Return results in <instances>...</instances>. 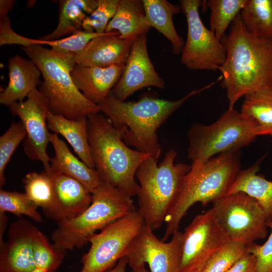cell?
Returning <instances> with one entry per match:
<instances>
[{"label": "cell", "mask_w": 272, "mask_h": 272, "mask_svg": "<svg viewBox=\"0 0 272 272\" xmlns=\"http://www.w3.org/2000/svg\"><path fill=\"white\" fill-rule=\"evenodd\" d=\"M8 69V84L0 94V104L8 107L24 100L42 82L40 71L30 59L15 55L9 59Z\"/></svg>", "instance_id": "20"}, {"label": "cell", "mask_w": 272, "mask_h": 272, "mask_svg": "<svg viewBox=\"0 0 272 272\" xmlns=\"http://www.w3.org/2000/svg\"><path fill=\"white\" fill-rule=\"evenodd\" d=\"M37 66L43 81L38 90L53 113L78 120L99 113L100 108L86 98L75 86L71 72L76 63L74 54H61L40 45L22 47Z\"/></svg>", "instance_id": "5"}, {"label": "cell", "mask_w": 272, "mask_h": 272, "mask_svg": "<svg viewBox=\"0 0 272 272\" xmlns=\"http://www.w3.org/2000/svg\"><path fill=\"white\" fill-rule=\"evenodd\" d=\"M240 112L254 122L258 135L272 136V88L245 96Z\"/></svg>", "instance_id": "28"}, {"label": "cell", "mask_w": 272, "mask_h": 272, "mask_svg": "<svg viewBox=\"0 0 272 272\" xmlns=\"http://www.w3.org/2000/svg\"><path fill=\"white\" fill-rule=\"evenodd\" d=\"M259 163L240 170L227 194L243 192L254 198L262 209L267 227L272 224V180L257 173Z\"/></svg>", "instance_id": "24"}, {"label": "cell", "mask_w": 272, "mask_h": 272, "mask_svg": "<svg viewBox=\"0 0 272 272\" xmlns=\"http://www.w3.org/2000/svg\"><path fill=\"white\" fill-rule=\"evenodd\" d=\"M104 34L82 30L63 38L43 40L29 38L17 33L11 28V22H6L0 26V45L17 44L22 47L48 45L52 50L59 53L76 54L80 52L91 40Z\"/></svg>", "instance_id": "22"}, {"label": "cell", "mask_w": 272, "mask_h": 272, "mask_svg": "<svg viewBox=\"0 0 272 272\" xmlns=\"http://www.w3.org/2000/svg\"><path fill=\"white\" fill-rule=\"evenodd\" d=\"M145 223L138 209L91 235L89 250L82 258L80 272H106L120 258Z\"/></svg>", "instance_id": "9"}, {"label": "cell", "mask_w": 272, "mask_h": 272, "mask_svg": "<svg viewBox=\"0 0 272 272\" xmlns=\"http://www.w3.org/2000/svg\"><path fill=\"white\" fill-rule=\"evenodd\" d=\"M87 131L94 169L102 181L131 197L137 195L140 185L135 180L137 170L151 156L129 148L103 114L97 113L87 117Z\"/></svg>", "instance_id": "3"}, {"label": "cell", "mask_w": 272, "mask_h": 272, "mask_svg": "<svg viewBox=\"0 0 272 272\" xmlns=\"http://www.w3.org/2000/svg\"><path fill=\"white\" fill-rule=\"evenodd\" d=\"M211 83L175 101L144 97L125 102L110 92L99 104L100 111L119 131L123 142L158 160L161 149L157 131L190 97L211 87Z\"/></svg>", "instance_id": "2"}, {"label": "cell", "mask_w": 272, "mask_h": 272, "mask_svg": "<svg viewBox=\"0 0 272 272\" xmlns=\"http://www.w3.org/2000/svg\"><path fill=\"white\" fill-rule=\"evenodd\" d=\"M32 248L36 268L55 272L63 262L67 251L58 249L47 237L35 227L32 235Z\"/></svg>", "instance_id": "32"}, {"label": "cell", "mask_w": 272, "mask_h": 272, "mask_svg": "<svg viewBox=\"0 0 272 272\" xmlns=\"http://www.w3.org/2000/svg\"><path fill=\"white\" fill-rule=\"evenodd\" d=\"M238 152L192 162L176 200L165 218L166 226L162 241H166L179 230L181 219L194 204L200 202L207 206L227 194L240 170Z\"/></svg>", "instance_id": "4"}, {"label": "cell", "mask_w": 272, "mask_h": 272, "mask_svg": "<svg viewBox=\"0 0 272 272\" xmlns=\"http://www.w3.org/2000/svg\"><path fill=\"white\" fill-rule=\"evenodd\" d=\"M47 124L49 129L66 140L82 161L94 168L88 141L87 117L72 120L49 111Z\"/></svg>", "instance_id": "25"}, {"label": "cell", "mask_w": 272, "mask_h": 272, "mask_svg": "<svg viewBox=\"0 0 272 272\" xmlns=\"http://www.w3.org/2000/svg\"><path fill=\"white\" fill-rule=\"evenodd\" d=\"M124 66L99 67L76 64L71 75L75 86L84 96L98 105L118 82Z\"/></svg>", "instance_id": "19"}, {"label": "cell", "mask_w": 272, "mask_h": 272, "mask_svg": "<svg viewBox=\"0 0 272 272\" xmlns=\"http://www.w3.org/2000/svg\"><path fill=\"white\" fill-rule=\"evenodd\" d=\"M229 241L212 208L196 215L182 232L179 272H201L211 257Z\"/></svg>", "instance_id": "12"}, {"label": "cell", "mask_w": 272, "mask_h": 272, "mask_svg": "<svg viewBox=\"0 0 272 272\" xmlns=\"http://www.w3.org/2000/svg\"><path fill=\"white\" fill-rule=\"evenodd\" d=\"M146 34L135 38L122 73L111 93L120 101L141 89L154 87L163 89L164 80L154 68L147 49Z\"/></svg>", "instance_id": "15"}, {"label": "cell", "mask_w": 272, "mask_h": 272, "mask_svg": "<svg viewBox=\"0 0 272 272\" xmlns=\"http://www.w3.org/2000/svg\"><path fill=\"white\" fill-rule=\"evenodd\" d=\"M128 265L131 268L130 272H149L144 263H133Z\"/></svg>", "instance_id": "41"}, {"label": "cell", "mask_w": 272, "mask_h": 272, "mask_svg": "<svg viewBox=\"0 0 272 272\" xmlns=\"http://www.w3.org/2000/svg\"><path fill=\"white\" fill-rule=\"evenodd\" d=\"M147 21L151 27L161 33L171 43L175 54L181 53L184 41L174 25L173 17L181 10L180 5L166 0H142Z\"/></svg>", "instance_id": "26"}, {"label": "cell", "mask_w": 272, "mask_h": 272, "mask_svg": "<svg viewBox=\"0 0 272 272\" xmlns=\"http://www.w3.org/2000/svg\"><path fill=\"white\" fill-rule=\"evenodd\" d=\"M128 264V259L126 257L120 258L116 264L112 268L106 272H125L126 267Z\"/></svg>", "instance_id": "40"}, {"label": "cell", "mask_w": 272, "mask_h": 272, "mask_svg": "<svg viewBox=\"0 0 272 272\" xmlns=\"http://www.w3.org/2000/svg\"><path fill=\"white\" fill-rule=\"evenodd\" d=\"M53 185V201L45 215L57 222L72 220L91 205L92 193L77 180L50 169Z\"/></svg>", "instance_id": "16"}, {"label": "cell", "mask_w": 272, "mask_h": 272, "mask_svg": "<svg viewBox=\"0 0 272 272\" xmlns=\"http://www.w3.org/2000/svg\"><path fill=\"white\" fill-rule=\"evenodd\" d=\"M151 28L142 0H120L105 33L117 31L120 38L134 40L140 35L146 34Z\"/></svg>", "instance_id": "23"}, {"label": "cell", "mask_w": 272, "mask_h": 272, "mask_svg": "<svg viewBox=\"0 0 272 272\" xmlns=\"http://www.w3.org/2000/svg\"><path fill=\"white\" fill-rule=\"evenodd\" d=\"M35 226L24 219L13 223L0 243V272H30L36 268L32 248Z\"/></svg>", "instance_id": "17"}, {"label": "cell", "mask_w": 272, "mask_h": 272, "mask_svg": "<svg viewBox=\"0 0 272 272\" xmlns=\"http://www.w3.org/2000/svg\"><path fill=\"white\" fill-rule=\"evenodd\" d=\"M212 203L216 219L230 241L248 244L266 237L267 226L263 211L252 197L239 191Z\"/></svg>", "instance_id": "10"}, {"label": "cell", "mask_w": 272, "mask_h": 272, "mask_svg": "<svg viewBox=\"0 0 272 272\" xmlns=\"http://www.w3.org/2000/svg\"><path fill=\"white\" fill-rule=\"evenodd\" d=\"M58 22L50 33L41 37L43 40L61 39L82 30L83 21L97 7L99 0H60Z\"/></svg>", "instance_id": "27"}, {"label": "cell", "mask_w": 272, "mask_h": 272, "mask_svg": "<svg viewBox=\"0 0 272 272\" xmlns=\"http://www.w3.org/2000/svg\"><path fill=\"white\" fill-rule=\"evenodd\" d=\"M92 197L91 205L78 217L57 223L51 236L56 248L66 251L80 248L97 231L137 209L131 197L103 181Z\"/></svg>", "instance_id": "7"}, {"label": "cell", "mask_w": 272, "mask_h": 272, "mask_svg": "<svg viewBox=\"0 0 272 272\" xmlns=\"http://www.w3.org/2000/svg\"><path fill=\"white\" fill-rule=\"evenodd\" d=\"M268 227L271 233L264 244L253 242L247 244L248 252L256 257L257 272H272V224Z\"/></svg>", "instance_id": "37"}, {"label": "cell", "mask_w": 272, "mask_h": 272, "mask_svg": "<svg viewBox=\"0 0 272 272\" xmlns=\"http://www.w3.org/2000/svg\"><path fill=\"white\" fill-rule=\"evenodd\" d=\"M248 253L247 244L229 241L211 257L201 272H226Z\"/></svg>", "instance_id": "33"}, {"label": "cell", "mask_w": 272, "mask_h": 272, "mask_svg": "<svg viewBox=\"0 0 272 272\" xmlns=\"http://www.w3.org/2000/svg\"><path fill=\"white\" fill-rule=\"evenodd\" d=\"M25 193L37 207L41 208L45 215L51 209L53 201V185L50 171L27 174L23 179Z\"/></svg>", "instance_id": "30"}, {"label": "cell", "mask_w": 272, "mask_h": 272, "mask_svg": "<svg viewBox=\"0 0 272 272\" xmlns=\"http://www.w3.org/2000/svg\"><path fill=\"white\" fill-rule=\"evenodd\" d=\"M180 4L187 24L181 63L192 70L219 71L225 62L226 51L221 41L201 21L199 9L203 1L181 0Z\"/></svg>", "instance_id": "11"}, {"label": "cell", "mask_w": 272, "mask_h": 272, "mask_svg": "<svg viewBox=\"0 0 272 272\" xmlns=\"http://www.w3.org/2000/svg\"><path fill=\"white\" fill-rule=\"evenodd\" d=\"M30 272H49L40 268H35Z\"/></svg>", "instance_id": "42"}, {"label": "cell", "mask_w": 272, "mask_h": 272, "mask_svg": "<svg viewBox=\"0 0 272 272\" xmlns=\"http://www.w3.org/2000/svg\"><path fill=\"white\" fill-rule=\"evenodd\" d=\"M16 1L14 0H1L0 1V15H8L13 9Z\"/></svg>", "instance_id": "39"}, {"label": "cell", "mask_w": 272, "mask_h": 272, "mask_svg": "<svg viewBox=\"0 0 272 272\" xmlns=\"http://www.w3.org/2000/svg\"><path fill=\"white\" fill-rule=\"evenodd\" d=\"M226 51L219 71L229 107L242 97L272 88V39L257 37L245 25L240 13L221 39Z\"/></svg>", "instance_id": "1"}, {"label": "cell", "mask_w": 272, "mask_h": 272, "mask_svg": "<svg viewBox=\"0 0 272 272\" xmlns=\"http://www.w3.org/2000/svg\"><path fill=\"white\" fill-rule=\"evenodd\" d=\"M258 136L254 122L234 108H228L214 123L192 124L187 132V157L192 162L238 151Z\"/></svg>", "instance_id": "8"}, {"label": "cell", "mask_w": 272, "mask_h": 272, "mask_svg": "<svg viewBox=\"0 0 272 272\" xmlns=\"http://www.w3.org/2000/svg\"><path fill=\"white\" fill-rule=\"evenodd\" d=\"M247 0L203 1L210 10V27L216 37L221 41L225 32L240 13Z\"/></svg>", "instance_id": "31"}, {"label": "cell", "mask_w": 272, "mask_h": 272, "mask_svg": "<svg viewBox=\"0 0 272 272\" xmlns=\"http://www.w3.org/2000/svg\"><path fill=\"white\" fill-rule=\"evenodd\" d=\"M177 152L171 149L161 163L149 157L138 168L135 176L140 182L137 195L138 212L145 224L153 231L159 229L179 195L183 180L190 166L175 163Z\"/></svg>", "instance_id": "6"}, {"label": "cell", "mask_w": 272, "mask_h": 272, "mask_svg": "<svg viewBox=\"0 0 272 272\" xmlns=\"http://www.w3.org/2000/svg\"><path fill=\"white\" fill-rule=\"evenodd\" d=\"M50 143L54 151L50 160L51 170L77 180L92 193L102 181L96 170L74 156L57 134L50 133Z\"/></svg>", "instance_id": "21"}, {"label": "cell", "mask_w": 272, "mask_h": 272, "mask_svg": "<svg viewBox=\"0 0 272 272\" xmlns=\"http://www.w3.org/2000/svg\"><path fill=\"white\" fill-rule=\"evenodd\" d=\"M226 272H257L255 256L251 253L246 254Z\"/></svg>", "instance_id": "38"}, {"label": "cell", "mask_w": 272, "mask_h": 272, "mask_svg": "<svg viewBox=\"0 0 272 272\" xmlns=\"http://www.w3.org/2000/svg\"><path fill=\"white\" fill-rule=\"evenodd\" d=\"M189 272H199V271H189Z\"/></svg>", "instance_id": "43"}, {"label": "cell", "mask_w": 272, "mask_h": 272, "mask_svg": "<svg viewBox=\"0 0 272 272\" xmlns=\"http://www.w3.org/2000/svg\"><path fill=\"white\" fill-rule=\"evenodd\" d=\"M119 35L113 31L91 40L80 52L74 54L76 64L99 67L124 65L133 40L121 39Z\"/></svg>", "instance_id": "18"}, {"label": "cell", "mask_w": 272, "mask_h": 272, "mask_svg": "<svg viewBox=\"0 0 272 272\" xmlns=\"http://www.w3.org/2000/svg\"><path fill=\"white\" fill-rule=\"evenodd\" d=\"M240 15L251 33L272 39V0H247Z\"/></svg>", "instance_id": "29"}, {"label": "cell", "mask_w": 272, "mask_h": 272, "mask_svg": "<svg viewBox=\"0 0 272 272\" xmlns=\"http://www.w3.org/2000/svg\"><path fill=\"white\" fill-rule=\"evenodd\" d=\"M38 207L25 193L0 190V212H10L18 217L25 215L36 222H42L43 219L37 211Z\"/></svg>", "instance_id": "34"}, {"label": "cell", "mask_w": 272, "mask_h": 272, "mask_svg": "<svg viewBox=\"0 0 272 272\" xmlns=\"http://www.w3.org/2000/svg\"><path fill=\"white\" fill-rule=\"evenodd\" d=\"M182 232L179 230L169 242L160 240L144 224L126 250L128 264L147 263L150 272H179Z\"/></svg>", "instance_id": "14"}, {"label": "cell", "mask_w": 272, "mask_h": 272, "mask_svg": "<svg viewBox=\"0 0 272 272\" xmlns=\"http://www.w3.org/2000/svg\"><path fill=\"white\" fill-rule=\"evenodd\" d=\"M26 137L25 127L21 121L12 122L0 137V186L6 181L4 173L15 151Z\"/></svg>", "instance_id": "35"}, {"label": "cell", "mask_w": 272, "mask_h": 272, "mask_svg": "<svg viewBox=\"0 0 272 272\" xmlns=\"http://www.w3.org/2000/svg\"><path fill=\"white\" fill-rule=\"evenodd\" d=\"M9 108L12 114L20 118L25 127V153L31 160L41 162L44 170H50L51 158L47 152L50 134L48 130L47 117L50 110L45 98L36 88L26 100L15 102Z\"/></svg>", "instance_id": "13"}, {"label": "cell", "mask_w": 272, "mask_h": 272, "mask_svg": "<svg viewBox=\"0 0 272 272\" xmlns=\"http://www.w3.org/2000/svg\"><path fill=\"white\" fill-rule=\"evenodd\" d=\"M120 0H99L96 9L84 19L82 30L98 34L105 33L109 21L114 16Z\"/></svg>", "instance_id": "36"}]
</instances>
